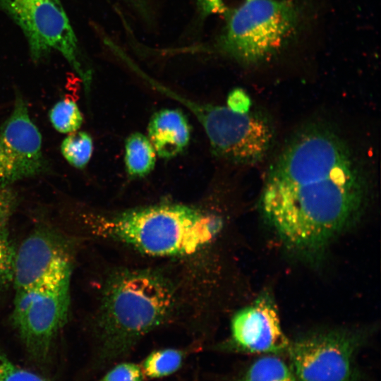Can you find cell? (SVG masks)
I'll list each match as a JSON object with an SVG mask.
<instances>
[{
    "instance_id": "cell-3",
    "label": "cell",
    "mask_w": 381,
    "mask_h": 381,
    "mask_svg": "<svg viewBox=\"0 0 381 381\" xmlns=\"http://www.w3.org/2000/svg\"><path fill=\"white\" fill-rule=\"evenodd\" d=\"M178 288L155 269H120L105 281L95 327L102 352L127 351L147 333L170 320L178 310Z\"/></svg>"
},
{
    "instance_id": "cell-6",
    "label": "cell",
    "mask_w": 381,
    "mask_h": 381,
    "mask_svg": "<svg viewBox=\"0 0 381 381\" xmlns=\"http://www.w3.org/2000/svg\"><path fill=\"white\" fill-rule=\"evenodd\" d=\"M72 271L57 272L33 286L15 290L13 327L28 354L37 361L47 360L67 321Z\"/></svg>"
},
{
    "instance_id": "cell-23",
    "label": "cell",
    "mask_w": 381,
    "mask_h": 381,
    "mask_svg": "<svg viewBox=\"0 0 381 381\" xmlns=\"http://www.w3.org/2000/svg\"><path fill=\"white\" fill-rule=\"evenodd\" d=\"M198 13L202 18L210 15L222 13L226 8L224 0H195Z\"/></svg>"
},
{
    "instance_id": "cell-11",
    "label": "cell",
    "mask_w": 381,
    "mask_h": 381,
    "mask_svg": "<svg viewBox=\"0 0 381 381\" xmlns=\"http://www.w3.org/2000/svg\"><path fill=\"white\" fill-rule=\"evenodd\" d=\"M231 330L234 343L250 353L276 354L287 350L290 344L268 296H262L236 313Z\"/></svg>"
},
{
    "instance_id": "cell-22",
    "label": "cell",
    "mask_w": 381,
    "mask_h": 381,
    "mask_svg": "<svg viewBox=\"0 0 381 381\" xmlns=\"http://www.w3.org/2000/svg\"><path fill=\"white\" fill-rule=\"evenodd\" d=\"M251 102L247 94L241 89L231 91L227 98V107L236 112H245L250 110Z\"/></svg>"
},
{
    "instance_id": "cell-12",
    "label": "cell",
    "mask_w": 381,
    "mask_h": 381,
    "mask_svg": "<svg viewBox=\"0 0 381 381\" xmlns=\"http://www.w3.org/2000/svg\"><path fill=\"white\" fill-rule=\"evenodd\" d=\"M148 139L156 154L169 159L182 153L190 138V127L179 109H163L155 112L147 126Z\"/></svg>"
},
{
    "instance_id": "cell-13",
    "label": "cell",
    "mask_w": 381,
    "mask_h": 381,
    "mask_svg": "<svg viewBox=\"0 0 381 381\" xmlns=\"http://www.w3.org/2000/svg\"><path fill=\"white\" fill-rule=\"evenodd\" d=\"M156 152L145 135L135 132L128 135L124 145V162L128 175L142 178L155 168Z\"/></svg>"
},
{
    "instance_id": "cell-1",
    "label": "cell",
    "mask_w": 381,
    "mask_h": 381,
    "mask_svg": "<svg viewBox=\"0 0 381 381\" xmlns=\"http://www.w3.org/2000/svg\"><path fill=\"white\" fill-rule=\"evenodd\" d=\"M368 181L347 141L329 126L311 123L270 167L260 209L287 247L317 254L363 209Z\"/></svg>"
},
{
    "instance_id": "cell-2",
    "label": "cell",
    "mask_w": 381,
    "mask_h": 381,
    "mask_svg": "<svg viewBox=\"0 0 381 381\" xmlns=\"http://www.w3.org/2000/svg\"><path fill=\"white\" fill-rule=\"evenodd\" d=\"M80 219L95 237L159 257L187 256L206 248L220 226L200 209L168 203L114 213L85 212Z\"/></svg>"
},
{
    "instance_id": "cell-14",
    "label": "cell",
    "mask_w": 381,
    "mask_h": 381,
    "mask_svg": "<svg viewBox=\"0 0 381 381\" xmlns=\"http://www.w3.org/2000/svg\"><path fill=\"white\" fill-rule=\"evenodd\" d=\"M243 381H298L281 358L268 356L258 358L247 370Z\"/></svg>"
},
{
    "instance_id": "cell-7",
    "label": "cell",
    "mask_w": 381,
    "mask_h": 381,
    "mask_svg": "<svg viewBox=\"0 0 381 381\" xmlns=\"http://www.w3.org/2000/svg\"><path fill=\"white\" fill-rule=\"evenodd\" d=\"M0 11L21 30L34 62L56 52L89 90L92 73L83 62L77 37L60 0H0Z\"/></svg>"
},
{
    "instance_id": "cell-15",
    "label": "cell",
    "mask_w": 381,
    "mask_h": 381,
    "mask_svg": "<svg viewBox=\"0 0 381 381\" xmlns=\"http://www.w3.org/2000/svg\"><path fill=\"white\" fill-rule=\"evenodd\" d=\"M60 150L68 164L76 169H83L92 155V138L85 131L71 133L64 139Z\"/></svg>"
},
{
    "instance_id": "cell-20",
    "label": "cell",
    "mask_w": 381,
    "mask_h": 381,
    "mask_svg": "<svg viewBox=\"0 0 381 381\" xmlns=\"http://www.w3.org/2000/svg\"><path fill=\"white\" fill-rule=\"evenodd\" d=\"M144 373L141 367L133 363L116 365L99 381H143Z\"/></svg>"
},
{
    "instance_id": "cell-8",
    "label": "cell",
    "mask_w": 381,
    "mask_h": 381,
    "mask_svg": "<svg viewBox=\"0 0 381 381\" xmlns=\"http://www.w3.org/2000/svg\"><path fill=\"white\" fill-rule=\"evenodd\" d=\"M359 344V336L334 330L303 337L287 350L298 381H357Z\"/></svg>"
},
{
    "instance_id": "cell-10",
    "label": "cell",
    "mask_w": 381,
    "mask_h": 381,
    "mask_svg": "<svg viewBox=\"0 0 381 381\" xmlns=\"http://www.w3.org/2000/svg\"><path fill=\"white\" fill-rule=\"evenodd\" d=\"M73 240L53 226H37L16 249L13 284L15 290L36 284L46 277L73 270Z\"/></svg>"
},
{
    "instance_id": "cell-5",
    "label": "cell",
    "mask_w": 381,
    "mask_h": 381,
    "mask_svg": "<svg viewBox=\"0 0 381 381\" xmlns=\"http://www.w3.org/2000/svg\"><path fill=\"white\" fill-rule=\"evenodd\" d=\"M152 84L190 110L205 130L217 157L234 164L251 165L262 161L274 146V126L265 113L258 110L236 112L227 106L198 103L157 83Z\"/></svg>"
},
{
    "instance_id": "cell-18",
    "label": "cell",
    "mask_w": 381,
    "mask_h": 381,
    "mask_svg": "<svg viewBox=\"0 0 381 381\" xmlns=\"http://www.w3.org/2000/svg\"><path fill=\"white\" fill-rule=\"evenodd\" d=\"M16 253L7 226L0 227V289L13 283Z\"/></svg>"
},
{
    "instance_id": "cell-21",
    "label": "cell",
    "mask_w": 381,
    "mask_h": 381,
    "mask_svg": "<svg viewBox=\"0 0 381 381\" xmlns=\"http://www.w3.org/2000/svg\"><path fill=\"white\" fill-rule=\"evenodd\" d=\"M18 193L10 186L0 185V227L7 226L18 205Z\"/></svg>"
},
{
    "instance_id": "cell-19",
    "label": "cell",
    "mask_w": 381,
    "mask_h": 381,
    "mask_svg": "<svg viewBox=\"0 0 381 381\" xmlns=\"http://www.w3.org/2000/svg\"><path fill=\"white\" fill-rule=\"evenodd\" d=\"M0 381H49L11 361L0 348Z\"/></svg>"
},
{
    "instance_id": "cell-4",
    "label": "cell",
    "mask_w": 381,
    "mask_h": 381,
    "mask_svg": "<svg viewBox=\"0 0 381 381\" xmlns=\"http://www.w3.org/2000/svg\"><path fill=\"white\" fill-rule=\"evenodd\" d=\"M298 22L286 0H245L228 18L214 45L217 52L243 64L270 59L289 40Z\"/></svg>"
},
{
    "instance_id": "cell-16",
    "label": "cell",
    "mask_w": 381,
    "mask_h": 381,
    "mask_svg": "<svg viewBox=\"0 0 381 381\" xmlns=\"http://www.w3.org/2000/svg\"><path fill=\"white\" fill-rule=\"evenodd\" d=\"M183 362V353L174 349L151 353L144 361L143 371L150 378H160L176 372Z\"/></svg>"
},
{
    "instance_id": "cell-9",
    "label": "cell",
    "mask_w": 381,
    "mask_h": 381,
    "mask_svg": "<svg viewBox=\"0 0 381 381\" xmlns=\"http://www.w3.org/2000/svg\"><path fill=\"white\" fill-rule=\"evenodd\" d=\"M42 142L26 102L17 95L11 114L0 125V185L10 186L46 169Z\"/></svg>"
},
{
    "instance_id": "cell-17",
    "label": "cell",
    "mask_w": 381,
    "mask_h": 381,
    "mask_svg": "<svg viewBox=\"0 0 381 381\" xmlns=\"http://www.w3.org/2000/svg\"><path fill=\"white\" fill-rule=\"evenodd\" d=\"M49 119L54 129L61 133L77 131L83 121L77 104L68 99L56 102L49 112Z\"/></svg>"
}]
</instances>
